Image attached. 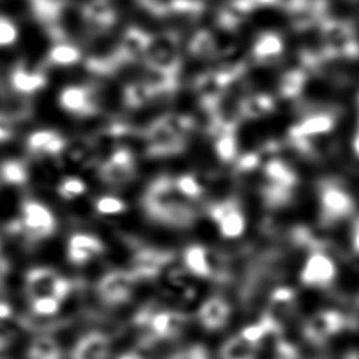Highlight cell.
<instances>
[{
	"mask_svg": "<svg viewBox=\"0 0 359 359\" xmlns=\"http://www.w3.org/2000/svg\"><path fill=\"white\" fill-rule=\"evenodd\" d=\"M142 203L150 219L171 227H188L195 220L189 199L178 191L175 181L170 177H158L149 184Z\"/></svg>",
	"mask_w": 359,
	"mask_h": 359,
	"instance_id": "6da1fadb",
	"label": "cell"
},
{
	"mask_svg": "<svg viewBox=\"0 0 359 359\" xmlns=\"http://www.w3.org/2000/svg\"><path fill=\"white\" fill-rule=\"evenodd\" d=\"M323 52L325 59L356 57L359 55V43L355 36V29L349 21L330 18L320 24Z\"/></svg>",
	"mask_w": 359,
	"mask_h": 359,
	"instance_id": "7a4b0ae2",
	"label": "cell"
},
{
	"mask_svg": "<svg viewBox=\"0 0 359 359\" xmlns=\"http://www.w3.org/2000/svg\"><path fill=\"white\" fill-rule=\"evenodd\" d=\"M143 60L147 67L178 74L181 67L178 35L171 31L153 35Z\"/></svg>",
	"mask_w": 359,
	"mask_h": 359,
	"instance_id": "3957f363",
	"label": "cell"
},
{
	"mask_svg": "<svg viewBox=\"0 0 359 359\" xmlns=\"http://www.w3.org/2000/svg\"><path fill=\"white\" fill-rule=\"evenodd\" d=\"M135 320L139 325L149 328V338L153 339H174L184 332L188 324V316L178 310L143 309Z\"/></svg>",
	"mask_w": 359,
	"mask_h": 359,
	"instance_id": "277c9868",
	"label": "cell"
},
{
	"mask_svg": "<svg viewBox=\"0 0 359 359\" xmlns=\"http://www.w3.org/2000/svg\"><path fill=\"white\" fill-rule=\"evenodd\" d=\"M25 289L29 299L55 297L63 302L72 290V282L50 268H34L25 276Z\"/></svg>",
	"mask_w": 359,
	"mask_h": 359,
	"instance_id": "5b68a950",
	"label": "cell"
},
{
	"mask_svg": "<svg viewBox=\"0 0 359 359\" xmlns=\"http://www.w3.org/2000/svg\"><path fill=\"white\" fill-rule=\"evenodd\" d=\"M21 220L25 229V240L29 244L48 238L56 229L52 210L34 199H25L21 203Z\"/></svg>",
	"mask_w": 359,
	"mask_h": 359,
	"instance_id": "8992f818",
	"label": "cell"
},
{
	"mask_svg": "<svg viewBox=\"0 0 359 359\" xmlns=\"http://www.w3.org/2000/svg\"><path fill=\"white\" fill-rule=\"evenodd\" d=\"M136 282L137 279L130 271L114 269L101 276L97 283V293L105 304L119 306L132 297Z\"/></svg>",
	"mask_w": 359,
	"mask_h": 359,
	"instance_id": "52a82bcc",
	"label": "cell"
},
{
	"mask_svg": "<svg viewBox=\"0 0 359 359\" xmlns=\"http://www.w3.org/2000/svg\"><path fill=\"white\" fill-rule=\"evenodd\" d=\"M146 151L150 156H172L184 151L187 139L171 130L158 116L144 130Z\"/></svg>",
	"mask_w": 359,
	"mask_h": 359,
	"instance_id": "ba28073f",
	"label": "cell"
},
{
	"mask_svg": "<svg viewBox=\"0 0 359 359\" xmlns=\"http://www.w3.org/2000/svg\"><path fill=\"white\" fill-rule=\"evenodd\" d=\"M320 206L321 222L324 224H332L344 217H348L353 212V199L339 185L332 182H324L320 187Z\"/></svg>",
	"mask_w": 359,
	"mask_h": 359,
	"instance_id": "9c48e42d",
	"label": "cell"
},
{
	"mask_svg": "<svg viewBox=\"0 0 359 359\" xmlns=\"http://www.w3.org/2000/svg\"><path fill=\"white\" fill-rule=\"evenodd\" d=\"M345 317L337 310H320L303 324V337L314 345L324 344L345 327Z\"/></svg>",
	"mask_w": 359,
	"mask_h": 359,
	"instance_id": "30bf717a",
	"label": "cell"
},
{
	"mask_svg": "<svg viewBox=\"0 0 359 359\" xmlns=\"http://www.w3.org/2000/svg\"><path fill=\"white\" fill-rule=\"evenodd\" d=\"M136 172L135 157L129 149L119 147L114 150L100 165L98 177L102 182L121 185L129 182Z\"/></svg>",
	"mask_w": 359,
	"mask_h": 359,
	"instance_id": "8fae6325",
	"label": "cell"
},
{
	"mask_svg": "<svg viewBox=\"0 0 359 359\" xmlns=\"http://www.w3.org/2000/svg\"><path fill=\"white\" fill-rule=\"evenodd\" d=\"M60 107L80 118L93 116L98 112V97L90 86H69L59 94Z\"/></svg>",
	"mask_w": 359,
	"mask_h": 359,
	"instance_id": "7c38bea8",
	"label": "cell"
},
{
	"mask_svg": "<svg viewBox=\"0 0 359 359\" xmlns=\"http://www.w3.org/2000/svg\"><path fill=\"white\" fill-rule=\"evenodd\" d=\"M335 276L337 266L323 251L311 252L300 272L302 283L309 287H328Z\"/></svg>",
	"mask_w": 359,
	"mask_h": 359,
	"instance_id": "4fadbf2b",
	"label": "cell"
},
{
	"mask_svg": "<svg viewBox=\"0 0 359 359\" xmlns=\"http://www.w3.org/2000/svg\"><path fill=\"white\" fill-rule=\"evenodd\" d=\"M172 259V254L170 251H163L157 248H139L130 265V272L135 275L137 280L140 279H153L161 273V269Z\"/></svg>",
	"mask_w": 359,
	"mask_h": 359,
	"instance_id": "5bb4252c",
	"label": "cell"
},
{
	"mask_svg": "<svg viewBox=\"0 0 359 359\" xmlns=\"http://www.w3.org/2000/svg\"><path fill=\"white\" fill-rule=\"evenodd\" d=\"M151 36L153 35H150L144 29L136 27L128 28L121 36L116 49L114 50V55L119 65L122 66L125 63H132L137 59H143L151 41Z\"/></svg>",
	"mask_w": 359,
	"mask_h": 359,
	"instance_id": "9a60e30c",
	"label": "cell"
},
{
	"mask_svg": "<svg viewBox=\"0 0 359 359\" xmlns=\"http://www.w3.org/2000/svg\"><path fill=\"white\" fill-rule=\"evenodd\" d=\"M230 314L231 307L229 302L220 296H212L201 304L196 318L206 331H219L227 324Z\"/></svg>",
	"mask_w": 359,
	"mask_h": 359,
	"instance_id": "2e32d148",
	"label": "cell"
},
{
	"mask_svg": "<svg viewBox=\"0 0 359 359\" xmlns=\"http://www.w3.org/2000/svg\"><path fill=\"white\" fill-rule=\"evenodd\" d=\"M105 250L100 238L86 233H76L67 241V259L73 265H84Z\"/></svg>",
	"mask_w": 359,
	"mask_h": 359,
	"instance_id": "e0dca14e",
	"label": "cell"
},
{
	"mask_svg": "<svg viewBox=\"0 0 359 359\" xmlns=\"http://www.w3.org/2000/svg\"><path fill=\"white\" fill-rule=\"evenodd\" d=\"M109 353V338L100 331H91L76 342L72 349L70 359H108Z\"/></svg>",
	"mask_w": 359,
	"mask_h": 359,
	"instance_id": "ac0fdd59",
	"label": "cell"
},
{
	"mask_svg": "<svg viewBox=\"0 0 359 359\" xmlns=\"http://www.w3.org/2000/svg\"><path fill=\"white\" fill-rule=\"evenodd\" d=\"M13 90L22 94H32L46 86V74L36 67H29L25 60H18L10 74Z\"/></svg>",
	"mask_w": 359,
	"mask_h": 359,
	"instance_id": "d6986e66",
	"label": "cell"
},
{
	"mask_svg": "<svg viewBox=\"0 0 359 359\" xmlns=\"http://www.w3.org/2000/svg\"><path fill=\"white\" fill-rule=\"evenodd\" d=\"M81 15L87 27L94 32H102L116 21V11L108 0H90L84 4Z\"/></svg>",
	"mask_w": 359,
	"mask_h": 359,
	"instance_id": "ffe728a7",
	"label": "cell"
},
{
	"mask_svg": "<svg viewBox=\"0 0 359 359\" xmlns=\"http://www.w3.org/2000/svg\"><path fill=\"white\" fill-rule=\"evenodd\" d=\"M66 139L56 130L41 129L32 132L27 139V150L36 156H59L66 147Z\"/></svg>",
	"mask_w": 359,
	"mask_h": 359,
	"instance_id": "44dd1931",
	"label": "cell"
},
{
	"mask_svg": "<svg viewBox=\"0 0 359 359\" xmlns=\"http://www.w3.org/2000/svg\"><path fill=\"white\" fill-rule=\"evenodd\" d=\"M335 125L334 115L328 112H317L306 116L299 123L289 129V139L292 137H316L332 130Z\"/></svg>",
	"mask_w": 359,
	"mask_h": 359,
	"instance_id": "7402d4cb",
	"label": "cell"
},
{
	"mask_svg": "<svg viewBox=\"0 0 359 359\" xmlns=\"http://www.w3.org/2000/svg\"><path fill=\"white\" fill-rule=\"evenodd\" d=\"M140 6L157 17L170 14H198L203 8L199 0H139Z\"/></svg>",
	"mask_w": 359,
	"mask_h": 359,
	"instance_id": "603a6c76",
	"label": "cell"
},
{
	"mask_svg": "<svg viewBox=\"0 0 359 359\" xmlns=\"http://www.w3.org/2000/svg\"><path fill=\"white\" fill-rule=\"evenodd\" d=\"M0 112L10 116L14 122L25 121L32 114V107L27 94L18 91H4L0 101Z\"/></svg>",
	"mask_w": 359,
	"mask_h": 359,
	"instance_id": "cb8c5ba5",
	"label": "cell"
},
{
	"mask_svg": "<svg viewBox=\"0 0 359 359\" xmlns=\"http://www.w3.org/2000/svg\"><path fill=\"white\" fill-rule=\"evenodd\" d=\"M254 8L251 0H230L219 11L217 24L224 29H236Z\"/></svg>",
	"mask_w": 359,
	"mask_h": 359,
	"instance_id": "d4e9b609",
	"label": "cell"
},
{
	"mask_svg": "<svg viewBox=\"0 0 359 359\" xmlns=\"http://www.w3.org/2000/svg\"><path fill=\"white\" fill-rule=\"evenodd\" d=\"M259 346L251 344L240 334H236L227 338L220 349L219 358L220 359H258Z\"/></svg>",
	"mask_w": 359,
	"mask_h": 359,
	"instance_id": "484cf974",
	"label": "cell"
},
{
	"mask_svg": "<svg viewBox=\"0 0 359 359\" xmlns=\"http://www.w3.org/2000/svg\"><path fill=\"white\" fill-rule=\"evenodd\" d=\"M275 100L269 94H252L244 97L238 104V114L245 119H259L271 114Z\"/></svg>",
	"mask_w": 359,
	"mask_h": 359,
	"instance_id": "4316f807",
	"label": "cell"
},
{
	"mask_svg": "<svg viewBox=\"0 0 359 359\" xmlns=\"http://www.w3.org/2000/svg\"><path fill=\"white\" fill-rule=\"evenodd\" d=\"M185 268L198 278L213 276V266L209 259V252L202 245H189L184 251Z\"/></svg>",
	"mask_w": 359,
	"mask_h": 359,
	"instance_id": "83f0119b",
	"label": "cell"
},
{
	"mask_svg": "<svg viewBox=\"0 0 359 359\" xmlns=\"http://www.w3.org/2000/svg\"><path fill=\"white\" fill-rule=\"evenodd\" d=\"M283 52V41L275 32H264L258 36L252 46V56L259 63L276 59Z\"/></svg>",
	"mask_w": 359,
	"mask_h": 359,
	"instance_id": "f1b7e54d",
	"label": "cell"
},
{
	"mask_svg": "<svg viewBox=\"0 0 359 359\" xmlns=\"http://www.w3.org/2000/svg\"><path fill=\"white\" fill-rule=\"evenodd\" d=\"M143 81L153 90L156 97L163 94H171L178 88V74L147 66L144 70Z\"/></svg>",
	"mask_w": 359,
	"mask_h": 359,
	"instance_id": "f546056e",
	"label": "cell"
},
{
	"mask_svg": "<svg viewBox=\"0 0 359 359\" xmlns=\"http://www.w3.org/2000/svg\"><path fill=\"white\" fill-rule=\"evenodd\" d=\"M264 174L268 180V182L282 185L286 188L293 189V187L297 184V175L292 170L289 164L279 158H272L264 165Z\"/></svg>",
	"mask_w": 359,
	"mask_h": 359,
	"instance_id": "4dcf8cb0",
	"label": "cell"
},
{
	"mask_svg": "<svg viewBox=\"0 0 359 359\" xmlns=\"http://www.w3.org/2000/svg\"><path fill=\"white\" fill-rule=\"evenodd\" d=\"M153 98H156L153 90L143 80L132 81V83L126 84L123 88V93H122L123 104H125V107H128L130 109L142 108Z\"/></svg>",
	"mask_w": 359,
	"mask_h": 359,
	"instance_id": "1f68e13d",
	"label": "cell"
},
{
	"mask_svg": "<svg viewBox=\"0 0 359 359\" xmlns=\"http://www.w3.org/2000/svg\"><path fill=\"white\" fill-rule=\"evenodd\" d=\"M0 178L7 185L22 187L29 180L28 165L17 158H8L0 163Z\"/></svg>",
	"mask_w": 359,
	"mask_h": 359,
	"instance_id": "d6a6232c",
	"label": "cell"
},
{
	"mask_svg": "<svg viewBox=\"0 0 359 359\" xmlns=\"http://www.w3.org/2000/svg\"><path fill=\"white\" fill-rule=\"evenodd\" d=\"M307 81V73L303 69H292L282 74L279 80V94L282 98H296L303 91Z\"/></svg>",
	"mask_w": 359,
	"mask_h": 359,
	"instance_id": "836d02e7",
	"label": "cell"
},
{
	"mask_svg": "<svg viewBox=\"0 0 359 359\" xmlns=\"http://www.w3.org/2000/svg\"><path fill=\"white\" fill-rule=\"evenodd\" d=\"M188 50L192 56L201 59H209L217 52V42L215 35L208 29L198 31L188 43Z\"/></svg>",
	"mask_w": 359,
	"mask_h": 359,
	"instance_id": "e575fe53",
	"label": "cell"
},
{
	"mask_svg": "<svg viewBox=\"0 0 359 359\" xmlns=\"http://www.w3.org/2000/svg\"><path fill=\"white\" fill-rule=\"evenodd\" d=\"M28 359H62V351L59 344L48 337H36L27 351Z\"/></svg>",
	"mask_w": 359,
	"mask_h": 359,
	"instance_id": "d590c367",
	"label": "cell"
},
{
	"mask_svg": "<svg viewBox=\"0 0 359 359\" xmlns=\"http://www.w3.org/2000/svg\"><path fill=\"white\" fill-rule=\"evenodd\" d=\"M81 57V53L79 50V48H76L74 45L70 43H56L50 48L49 53H48V62L56 66H72L74 63H77Z\"/></svg>",
	"mask_w": 359,
	"mask_h": 359,
	"instance_id": "8d00e7d4",
	"label": "cell"
},
{
	"mask_svg": "<svg viewBox=\"0 0 359 359\" xmlns=\"http://www.w3.org/2000/svg\"><path fill=\"white\" fill-rule=\"evenodd\" d=\"M216 224L219 226L220 234L223 237L236 238V237H240L245 230V217L240 210V208H237Z\"/></svg>",
	"mask_w": 359,
	"mask_h": 359,
	"instance_id": "74e56055",
	"label": "cell"
},
{
	"mask_svg": "<svg viewBox=\"0 0 359 359\" xmlns=\"http://www.w3.org/2000/svg\"><path fill=\"white\" fill-rule=\"evenodd\" d=\"M234 132L236 130H227L215 136L216 154L224 163L233 161L237 156V142Z\"/></svg>",
	"mask_w": 359,
	"mask_h": 359,
	"instance_id": "f35d334b",
	"label": "cell"
},
{
	"mask_svg": "<svg viewBox=\"0 0 359 359\" xmlns=\"http://www.w3.org/2000/svg\"><path fill=\"white\" fill-rule=\"evenodd\" d=\"M262 196L265 199V203L271 208H280L289 203L292 199V189L276 185L272 182H268L262 189Z\"/></svg>",
	"mask_w": 359,
	"mask_h": 359,
	"instance_id": "ab89813d",
	"label": "cell"
},
{
	"mask_svg": "<svg viewBox=\"0 0 359 359\" xmlns=\"http://www.w3.org/2000/svg\"><path fill=\"white\" fill-rule=\"evenodd\" d=\"M161 121L177 135L188 139V135L194 130L195 122L191 116L182 114H164L160 116Z\"/></svg>",
	"mask_w": 359,
	"mask_h": 359,
	"instance_id": "60d3db41",
	"label": "cell"
},
{
	"mask_svg": "<svg viewBox=\"0 0 359 359\" xmlns=\"http://www.w3.org/2000/svg\"><path fill=\"white\" fill-rule=\"evenodd\" d=\"M87 189V185L83 180L77 177H66L57 184V194L63 199H76L81 196Z\"/></svg>",
	"mask_w": 359,
	"mask_h": 359,
	"instance_id": "b9f144b4",
	"label": "cell"
},
{
	"mask_svg": "<svg viewBox=\"0 0 359 359\" xmlns=\"http://www.w3.org/2000/svg\"><path fill=\"white\" fill-rule=\"evenodd\" d=\"M178 191L188 199H198L203 194L201 182L192 174H182L174 180Z\"/></svg>",
	"mask_w": 359,
	"mask_h": 359,
	"instance_id": "7bdbcfd3",
	"label": "cell"
},
{
	"mask_svg": "<svg viewBox=\"0 0 359 359\" xmlns=\"http://www.w3.org/2000/svg\"><path fill=\"white\" fill-rule=\"evenodd\" d=\"M95 209L101 215H115L126 209V205L122 199L111 195H104L95 201Z\"/></svg>",
	"mask_w": 359,
	"mask_h": 359,
	"instance_id": "ee69618b",
	"label": "cell"
},
{
	"mask_svg": "<svg viewBox=\"0 0 359 359\" xmlns=\"http://www.w3.org/2000/svg\"><path fill=\"white\" fill-rule=\"evenodd\" d=\"M60 300L55 297H38L31 300V309L38 316H53L60 309Z\"/></svg>",
	"mask_w": 359,
	"mask_h": 359,
	"instance_id": "f6af8a7d",
	"label": "cell"
},
{
	"mask_svg": "<svg viewBox=\"0 0 359 359\" xmlns=\"http://www.w3.org/2000/svg\"><path fill=\"white\" fill-rule=\"evenodd\" d=\"M240 208L238 202L236 199H224L222 202H217L215 205H212L208 210L209 217L215 222L219 223L223 217H226L229 213H231L234 209Z\"/></svg>",
	"mask_w": 359,
	"mask_h": 359,
	"instance_id": "bcb514c9",
	"label": "cell"
},
{
	"mask_svg": "<svg viewBox=\"0 0 359 359\" xmlns=\"http://www.w3.org/2000/svg\"><path fill=\"white\" fill-rule=\"evenodd\" d=\"M168 359H210L206 348L199 344H192L189 346H185L172 355H170Z\"/></svg>",
	"mask_w": 359,
	"mask_h": 359,
	"instance_id": "7dc6e473",
	"label": "cell"
},
{
	"mask_svg": "<svg viewBox=\"0 0 359 359\" xmlns=\"http://www.w3.org/2000/svg\"><path fill=\"white\" fill-rule=\"evenodd\" d=\"M18 38L17 27L6 17L0 15V46H10Z\"/></svg>",
	"mask_w": 359,
	"mask_h": 359,
	"instance_id": "c3c4849f",
	"label": "cell"
},
{
	"mask_svg": "<svg viewBox=\"0 0 359 359\" xmlns=\"http://www.w3.org/2000/svg\"><path fill=\"white\" fill-rule=\"evenodd\" d=\"M261 161V154L255 153V151H248L245 154H243L241 157L237 158L236 163V168L240 172H248L251 170H254L255 167H258Z\"/></svg>",
	"mask_w": 359,
	"mask_h": 359,
	"instance_id": "681fc988",
	"label": "cell"
},
{
	"mask_svg": "<svg viewBox=\"0 0 359 359\" xmlns=\"http://www.w3.org/2000/svg\"><path fill=\"white\" fill-rule=\"evenodd\" d=\"M15 335V324L10 320H0V351L10 345Z\"/></svg>",
	"mask_w": 359,
	"mask_h": 359,
	"instance_id": "f907efd6",
	"label": "cell"
},
{
	"mask_svg": "<svg viewBox=\"0 0 359 359\" xmlns=\"http://www.w3.org/2000/svg\"><path fill=\"white\" fill-rule=\"evenodd\" d=\"M15 123L10 116L0 112V142H8L14 136Z\"/></svg>",
	"mask_w": 359,
	"mask_h": 359,
	"instance_id": "816d5d0a",
	"label": "cell"
},
{
	"mask_svg": "<svg viewBox=\"0 0 359 359\" xmlns=\"http://www.w3.org/2000/svg\"><path fill=\"white\" fill-rule=\"evenodd\" d=\"M8 269H10V264H8V261L0 254V285L3 283V280H4V278H6V275L8 273Z\"/></svg>",
	"mask_w": 359,
	"mask_h": 359,
	"instance_id": "f5cc1de1",
	"label": "cell"
},
{
	"mask_svg": "<svg viewBox=\"0 0 359 359\" xmlns=\"http://www.w3.org/2000/svg\"><path fill=\"white\" fill-rule=\"evenodd\" d=\"M352 245L356 252H359V219L353 224V231H352Z\"/></svg>",
	"mask_w": 359,
	"mask_h": 359,
	"instance_id": "db71d44e",
	"label": "cell"
},
{
	"mask_svg": "<svg viewBox=\"0 0 359 359\" xmlns=\"http://www.w3.org/2000/svg\"><path fill=\"white\" fill-rule=\"evenodd\" d=\"M13 317V311L8 304L0 302V320H10Z\"/></svg>",
	"mask_w": 359,
	"mask_h": 359,
	"instance_id": "11a10c76",
	"label": "cell"
},
{
	"mask_svg": "<svg viewBox=\"0 0 359 359\" xmlns=\"http://www.w3.org/2000/svg\"><path fill=\"white\" fill-rule=\"evenodd\" d=\"M116 359H147V358L143 356L142 353L136 352V351H128V352L121 353Z\"/></svg>",
	"mask_w": 359,
	"mask_h": 359,
	"instance_id": "9f6ffc18",
	"label": "cell"
},
{
	"mask_svg": "<svg viewBox=\"0 0 359 359\" xmlns=\"http://www.w3.org/2000/svg\"><path fill=\"white\" fill-rule=\"evenodd\" d=\"M255 7L258 6H276L278 0H251Z\"/></svg>",
	"mask_w": 359,
	"mask_h": 359,
	"instance_id": "6f0895ef",
	"label": "cell"
},
{
	"mask_svg": "<svg viewBox=\"0 0 359 359\" xmlns=\"http://www.w3.org/2000/svg\"><path fill=\"white\" fill-rule=\"evenodd\" d=\"M352 147H353V151L356 156H359V126H358V130L353 136V140H352Z\"/></svg>",
	"mask_w": 359,
	"mask_h": 359,
	"instance_id": "680465c9",
	"label": "cell"
},
{
	"mask_svg": "<svg viewBox=\"0 0 359 359\" xmlns=\"http://www.w3.org/2000/svg\"><path fill=\"white\" fill-rule=\"evenodd\" d=\"M358 102H359V95H358Z\"/></svg>",
	"mask_w": 359,
	"mask_h": 359,
	"instance_id": "91938a15",
	"label": "cell"
}]
</instances>
